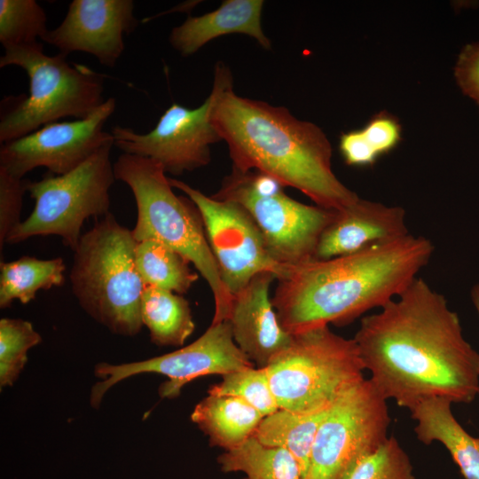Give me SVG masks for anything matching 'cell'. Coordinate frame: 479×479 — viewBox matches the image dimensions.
Segmentation results:
<instances>
[{
	"instance_id": "6da1fadb",
	"label": "cell",
	"mask_w": 479,
	"mask_h": 479,
	"mask_svg": "<svg viewBox=\"0 0 479 479\" xmlns=\"http://www.w3.org/2000/svg\"><path fill=\"white\" fill-rule=\"evenodd\" d=\"M353 339L369 380L399 407L436 397L470 404L478 396L479 353L444 296L421 278L364 317Z\"/></svg>"
},
{
	"instance_id": "7a4b0ae2",
	"label": "cell",
	"mask_w": 479,
	"mask_h": 479,
	"mask_svg": "<svg viewBox=\"0 0 479 479\" xmlns=\"http://www.w3.org/2000/svg\"><path fill=\"white\" fill-rule=\"evenodd\" d=\"M433 253L428 239L409 233L351 255L287 267L271 297L279 321L291 334L348 325L400 295Z\"/></svg>"
},
{
	"instance_id": "3957f363",
	"label": "cell",
	"mask_w": 479,
	"mask_h": 479,
	"mask_svg": "<svg viewBox=\"0 0 479 479\" xmlns=\"http://www.w3.org/2000/svg\"><path fill=\"white\" fill-rule=\"evenodd\" d=\"M212 122L227 143L232 169L267 174L331 210L359 198L334 173L326 134L287 108L239 96L232 82L220 92Z\"/></svg>"
},
{
	"instance_id": "277c9868",
	"label": "cell",
	"mask_w": 479,
	"mask_h": 479,
	"mask_svg": "<svg viewBox=\"0 0 479 479\" xmlns=\"http://www.w3.org/2000/svg\"><path fill=\"white\" fill-rule=\"evenodd\" d=\"M114 170L115 179L125 183L135 198L137 221L131 232L136 241L157 240L192 263L214 297L211 323L227 321L232 296L222 280L194 203L175 194L163 167L154 160L122 153Z\"/></svg>"
},
{
	"instance_id": "5b68a950",
	"label": "cell",
	"mask_w": 479,
	"mask_h": 479,
	"mask_svg": "<svg viewBox=\"0 0 479 479\" xmlns=\"http://www.w3.org/2000/svg\"><path fill=\"white\" fill-rule=\"evenodd\" d=\"M131 230L110 212L83 233L74 250L72 291L81 307L112 333L133 336L142 328L145 285L136 265Z\"/></svg>"
},
{
	"instance_id": "8992f818",
	"label": "cell",
	"mask_w": 479,
	"mask_h": 479,
	"mask_svg": "<svg viewBox=\"0 0 479 479\" xmlns=\"http://www.w3.org/2000/svg\"><path fill=\"white\" fill-rule=\"evenodd\" d=\"M67 56L44 54L41 43L4 49L0 67H21L29 79V93L14 98L12 106L1 111V144L61 118L84 119L106 101L103 75L83 65L70 64Z\"/></svg>"
},
{
	"instance_id": "52a82bcc",
	"label": "cell",
	"mask_w": 479,
	"mask_h": 479,
	"mask_svg": "<svg viewBox=\"0 0 479 479\" xmlns=\"http://www.w3.org/2000/svg\"><path fill=\"white\" fill-rule=\"evenodd\" d=\"M265 368L279 407L301 413L329 408L365 370L355 340L328 326L293 334Z\"/></svg>"
},
{
	"instance_id": "ba28073f",
	"label": "cell",
	"mask_w": 479,
	"mask_h": 479,
	"mask_svg": "<svg viewBox=\"0 0 479 479\" xmlns=\"http://www.w3.org/2000/svg\"><path fill=\"white\" fill-rule=\"evenodd\" d=\"M109 143L74 170L26 180L35 200L31 214L8 235L6 243L17 244L36 236L55 235L73 251L82 237L84 222L110 213V189L115 176Z\"/></svg>"
},
{
	"instance_id": "9c48e42d",
	"label": "cell",
	"mask_w": 479,
	"mask_h": 479,
	"mask_svg": "<svg viewBox=\"0 0 479 479\" xmlns=\"http://www.w3.org/2000/svg\"><path fill=\"white\" fill-rule=\"evenodd\" d=\"M387 399L369 379L344 390L322 420L305 479H344L361 457L388 439Z\"/></svg>"
},
{
	"instance_id": "30bf717a",
	"label": "cell",
	"mask_w": 479,
	"mask_h": 479,
	"mask_svg": "<svg viewBox=\"0 0 479 479\" xmlns=\"http://www.w3.org/2000/svg\"><path fill=\"white\" fill-rule=\"evenodd\" d=\"M232 82L230 68L217 62L211 92L200 106L188 108L173 103L145 134L116 125L111 130L114 145L123 153L156 161L174 176L207 166L211 145L222 140L212 122L213 109L222 90Z\"/></svg>"
},
{
	"instance_id": "8fae6325",
	"label": "cell",
	"mask_w": 479,
	"mask_h": 479,
	"mask_svg": "<svg viewBox=\"0 0 479 479\" xmlns=\"http://www.w3.org/2000/svg\"><path fill=\"white\" fill-rule=\"evenodd\" d=\"M212 196L240 205L259 229L270 255L286 268L315 259L319 238L334 216V210L290 198L284 189L259 193L235 169Z\"/></svg>"
},
{
	"instance_id": "7c38bea8",
	"label": "cell",
	"mask_w": 479,
	"mask_h": 479,
	"mask_svg": "<svg viewBox=\"0 0 479 479\" xmlns=\"http://www.w3.org/2000/svg\"><path fill=\"white\" fill-rule=\"evenodd\" d=\"M169 180L198 208L222 280L232 296L261 272H271L277 279L285 274L287 268L270 255L259 229L240 205L208 196L181 180Z\"/></svg>"
},
{
	"instance_id": "4fadbf2b",
	"label": "cell",
	"mask_w": 479,
	"mask_h": 479,
	"mask_svg": "<svg viewBox=\"0 0 479 479\" xmlns=\"http://www.w3.org/2000/svg\"><path fill=\"white\" fill-rule=\"evenodd\" d=\"M254 366L233 340L228 321L212 324L191 344L162 356L122 365L99 363L95 367L97 377L105 378L96 383L90 392V404L97 408L104 394L114 384L128 377L155 373L168 381L160 386L161 397L179 396L182 388L201 376L220 374Z\"/></svg>"
},
{
	"instance_id": "5bb4252c",
	"label": "cell",
	"mask_w": 479,
	"mask_h": 479,
	"mask_svg": "<svg viewBox=\"0 0 479 479\" xmlns=\"http://www.w3.org/2000/svg\"><path fill=\"white\" fill-rule=\"evenodd\" d=\"M116 106L108 98L90 116L51 122L18 139L1 144L0 168L23 179L35 168L44 167L55 176L67 174L90 159L101 147L114 143L104 125Z\"/></svg>"
},
{
	"instance_id": "9a60e30c",
	"label": "cell",
	"mask_w": 479,
	"mask_h": 479,
	"mask_svg": "<svg viewBox=\"0 0 479 479\" xmlns=\"http://www.w3.org/2000/svg\"><path fill=\"white\" fill-rule=\"evenodd\" d=\"M132 0H73L67 15L42 40L59 53L82 51L114 67L124 51L123 36L139 24Z\"/></svg>"
},
{
	"instance_id": "2e32d148",
	"label": "cell",
	"mask_w": 479,
	"mask_h": 479,
	"mask_svg": "<svg viewBox=\"0 0 479 479\" xmlns=\"http://www.w3.org/2000/svg\"><path fill=\"white\" fill-rule=\"evenodd\" d=\"M276 276L268 271L255 275L232 296L227 321L240 349L258 367H266L291 343L293 334L280 325L270 296Z\"/></svg>"
},
{
	"instance_id": "e0dca14e",
	"label": "cell",
	"mask_w": 479,
	"mask_h": 479,
	"mask_svg": "<svg viewBox=\"0 0 479 479\" xmlns=\"http://www.w3.org/2000/svg\"><path fill=\"white\" fill-rule=\"evenodd\" d=\"M407 234L403 208L358 198L352 204L334 210L333 219L319 238L315 259L351 255Z\"/></svg>"
},
{
	"instance_id": "ac0fdd59",
	"label": "cell",
	"mask_w": 479,
	"mask_h": 479,
	"mask_svg": "<svg viewBox=\"0 0 479 479\" xmlns=\"http://www.w3.org/2000/svg\"><path fill=\"white\" fill-rule=\"evenodd\" d=\"M263 0H225L219 8L200 16H189L169 35L171 46L184 57L196 53L208 42L222 35L242 34L263 48H271L262 27Z\"/></svg>"
},
{
	"instance_id": "d6986e66",
	"label": "cell",
	"mask_w": 479,
	"mask_h": 479,
	"mask_svg": "<svg viewBox=\"0 0 479 479\" xmlns=\"http://www.w3.org/2000/svg\"><path fill=\"white\" fill-rule=\"evenodd\" d=\"M445 398L427 399L411 412L414 433L425 444L441 443L458 465L464 479H479V436H473L459 423Z\"/></svg>"
},
{
	"instance_id": "ffe728a7",
	"label": "cell",
	"mask_w": 479,
	"mask_h": 479,
	"mask_svg": "<svg viewBox=\"0 0 479 479\" xmlns=\"http://www.w3.org/2000/svg\"><path fill=\"white\" fill-rule=\"evenodd\" d=\"M263 418L241 398L209 394L191 414L192 420L208 436L210 445L224 451L237 448L248 440Z\"/></svg>"
},
{
	"instance_id": "44dd1931",
	"label": "cell",
	"mask_w": 479,
	"mask_h": 479,
	"mask_svg": "<svg viewBox=\"0 0 479 479\" xmlns=\"http://www.w3.org/2000/svg\"><path fill=\"white\" fill-rule=\"evenodd\" d=\"M330 407L310 413L279 408L261 420L252 436L266 446L287 450L298 462L305 479L318 429Z\"/></svg>"
},
{
	"instance_id": "7402d4cb",
	"label": "cell",
	"mask_w": 479,
	"mask_h": 479,
	"mask_svg": "<svg viewBox=\"0 0 479 479\" xmlns=\"http://www.w3.org/2000/svg\"><path fill=\"white\" fill-rule=\"evenodd\" d=\"M140 313L158 346H182L195 327L189 302L172 291L145 287Z\"/></svg>"
},
{
	"instance_id": "603a6c76",
	"label": "cell",
	"mask_w": 479,
	"mask_h": 479,
	"mask_svg": "<svg viewBox=\"0 0 479 479\" xmlns=\"http://www.w3.org/2000/svg\"><path fill=\"white\" fill-rule=\"evenodd\" d=\"M66 265L61 257L38 259L22 256L0 263V307L11 306L14 300L22 304L32 301L38 291L61 287Z\"/></svg>"
},
{
	"instance_id": "cb8c5ba5",
	"label": "cell",
	"mask_w": 479,
	"mask_h": 479,
	"mask_svg": "<svg viewBox=\"0 0 479 479\" xmlns=\"http://www.w3.org/2000/svg\"><path fill=\"white\" fill-rule=\"evenodd\" d=\"M217 462L225 473H244V479H303L298 462L287 450L266 446L253 436L225 451Z\"/></svg>"
},
{
	"instance_id": "d4e9b609",
	"label": "cell",
	"mask_w": 479,
	"mask_h": 479,
	"mask_svg": "<svg viewBox=\"0 0 479 479\" xmlns=\"http://www.w3.org/2000/svg\"><path fill=\"white\" fill-rule=\"evenodd\" d=\"M136 265L145 287L178 294L186 293L199 276L181 255L154 240L137 242Z\"/></svg>"
},
{
	"instance_id": "484cf974",
	"label": "cell",
	"mask_w": 479,
	"mask_h": 479,
	"mask_svg": "<svg viewBox=\"0 0 479 479\" xmlns=\"http://www.w3.org/2000/svg\"><path fill=\"white\" fill-rule=\"evenodd\" d=\"M48 30L46 13L35 0H0L4 49L35 44Z\"/></svg>"
},
{
	"instance_id": "4316f807",
	"label": "cell",
	"mask_w": 479,
	"mask_h": 479,
	"mask_svg": "<svg viewBox=\"0 0 479 479\" xmlns=\"http://www.w3.org/2000/svg\"><path fill=\"white\" fill-rule=\"evenodd\" d=\"M222 377L221 382L211 386L208 394L241 398L255 408L263 417L279 409L265 367L251 366L229 373Z\"/></svg>"
},
{
	"instance_id": "83f0119b",
	"label": "cell",
	"mask_w": 479,
	"mask_h": 479,
	"mask_svg": "<svg viewBox=\"0 0 479 479\" xmlns=\"http://www.w3.org/2000/svg\"><path fill=\"white\" fill-rule=\"evenodd\" d=\"M42 341L33 325L20 318L0 320V385H12L27 362L29 349Z\"/></svg>"
},
{
	"instance_id": "f1b7e54d",
	"label": "cell",
	"mask_w": 479,
	"mask_h": 479,
	"mask_svg": "<svg viewBox=\"0 0 479 479\" xmlns=\"http://www.w3.org/2000/svg\"><path fill=\"white\" fill-rule=\"evenodd\" d=\"M344 479H415L409 456L394 436L358 459Z\"/></svg>"
},
{
	"instance_id": "f546056e",
	"label": "cell",
	"mask_w": 479,
	"mask_h": 479,
	"mask_svg": "<svg viewBox=\"0 0 479 479\" xmlns=\"http://www.w3.org/2000/svg\"><path fill=\"white\" fill-rule=\"evenodd\" d=\"M26 180L15 177L0 168V255L10 232L21 222L20 213Z\"/></svg>"
},
{
	"instance_id": "4dcf8cb0",
	"label": "cell",
	"mask_w": 479,
	"mask_h": 479,
	"mask_svg": "<svg viewBox=\"0 0 479 479\" xmlns=\"http://www.w3.org/2000/svg\"><path fill=\"white\" fill-rule=\"evenodd\" d=\"M362 132L378 158L392 150L400 140V126L397 120L382 113L373 117Z\"/></svg>"
},
{
	"instance_id": "1f68e13d",
	"label": "cell",
	"mask_w": 479,
	"mask_h": 479,
	"mask_svg": "<svg viewBox=\"0 0 479 479\" xmlns=\"http://www.w3.org/2000/svg\"><path fill=\"white\" fill-rule=\"evenodd\" d=\"M455 76L462 91L479 104V43L467 45L461 51Z\"/></svg>"
},
{
	"instance_id": "d6a6232c",
	"label": "cell",
	"mask_w": 479,
	"mask_h": 479,
	"mask_svg": "<svg viewBox=\"0 0 479 479\" xmlns=\"http://www.w3.org/2000/svg\"><path fill=\"white\" fill-rule=\"evenodd\" d=\"M339 148L344 161L349 166H369L378 159L368 145L362 130L343 133Z\"/></svg>"
},
{
	"instance_id": "836d02e7",
	"label": "cell",
	"mask_w": 479,
	"mask_h": 479,
	"mask_svg": "<svg viewBox=\"0 0 479 479\" xmlns=\"http://www.w3.org/2000/svg\"><path fill=\"white\" fill-rule=\"evenodd\" d=\"M471 298L479 316V283H477L473 287L471 291ZM478 396H479V391H478Z\"/></svg>"
}]
</instances>
